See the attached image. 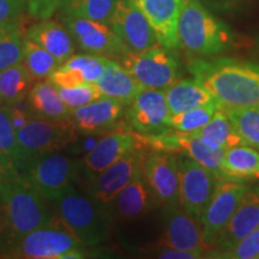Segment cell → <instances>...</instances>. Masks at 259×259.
<instances>
[{
	"label": "cell",
	"mask_w": 259,
	"mask_h": 259,
	"mask_svg": "<svg viewBox=\"0 0 259 259\" xmlns=\"http://www.w3.org/2000/svg\"><path fill=\"white\" fill-rule=\"evenodd\" d=\"M190 71L222 108L259 107V65L232 58L196 59Z\"/></svg>",
	"instance_id": "obj_1"
},
{
	"label": "cell",
	"mask_w": 259,
	"mask_h": 259,
	"mask_svg": "<svg viewBox=\"0 0 259 259\" xmlns=\"http://www.w3.org/2000/svg\"><path fill=\"white\" fill-rule=\"evenodd\" d=\"M48 80L58 89L74 88V87L79 85V84L85 83L83 76L78 71L67 69V67L61 66V65L51 73V76L48 77Z\"/></svg>",
	"instance_id": "obj_39"
},
{
	"label": "cell",
	"mask_w": 259,
	"mask_h": 259,
	"mask_svg": "<svg viewBox=\"0 0 259 259\" xmlns=\"http://www.w3.org/2000/svg\"><path fill=\"white\" fill-rule=\"evenodd\" d=\"M32 80L23 61L0 71V99L8 106L19 105L30 93Z\"/></svg>",
	"instance_id": "obj_29"
},
{
	"label": "cell",
	"mask_w": 259,
	"mask_h": 259,
	"mask_svg": "<svg viewBox=\"0 0 259 259\" xmlns=\"http://www.w3.org/2000/svg\"><path fill=\"white\" fill-rule=\"evenodd\" d=\"M157 247H170L204 254L210 252L203 239L200 222L178 206H168L164 231Z\"/></svg>",
	"instance_id": "obj_17"
},
{
	"label": "cell",
	"mask_w": 259,
	"mask_h": 259,
	"mask_svg": "<svg viewBox=\"0 0 259 259\" xmlns=\"http://www.w3.org/2000/svg\"><path fill=\"white\" fill-rule=\"evenodd\" d=\"M222 109L229 116L244 143L259 149V107Z\"/></svg>",
	"instance_id": "obj_34"
},
{
	"label": "cell",
	"mask_w": 259,
	"mask_h": 259,
	"mask_svg": "<svg viewBox=\"0 0 259 259\" xmlns=\"http://www.w3.org/2000/svg\"><path fill=\"white\" fill-rule=\"evenodd\" d=\"M180 206L200 222L204 210L221 179L187 155H177Z\"/></svg>",
	"instance_id": "obj_9"
},
{
	"label": "cell",
	"mask_w": 259,
	"mask_h": 259,
	"mask_svg": "<svg viewBox=\"0 0 259 259\" xmlns=\"http://www.w3.org/2000/svg\"><path fill=\"white\" fill-rule=\"evenodd\" d=\"M156 257L163 259H198L202 258L203 254L192 251L179 250V248L160 247V251L157 252Z\"/></svg>",
	"instance_id": "obj_43"
},
{
	"label": "cell",
	"mask_w": 259,
	"mask_h": 259,
	"mask_svg": "<svg viewBox=\"0 0 259 259\" xmlns=\"http://www.w3.org/2000/svg\"><path fill=\"white\" fill-rule=\"evenodd\" d=\"M219 108H221V105L219 102H215L192 108L190 111L170 114L169 128H173L174 131L185 132V134L197 131L205 124H208Z\"/></svg>",
	"instance_id": "obj_35"
},
{
	"label": "cell",
	"mask_w": 259,
	"mask_h": 259,
	"mask_svg": "<svg viewBox=\"0 0 259 259\" xmlns=\"http://www.w3.org/2000/svg\"><path fill=\"white\" fill-rule=\"evenodd\" d=\"M102 95L130 105L143 89L134 76L118 60L109 58L101 78L96 82Z\"/></svg>",
	"instance_id": "obj_24"
},
{
	"label": "cell",
	"mask_w": 259,
	"mask_h": 259,
	"mask_svg": "<svg viewBox=\"0 0 259 259\" xmlns=\"http://www.w3.org/2000/svg\"><path fill=\"white\" fill-rule=\"evenodd\" d=\"M61 19L70 31L74 44L87 53L97 54L111 59L116 58L118 60L130 52L109 24L64 15H61Z\"/></svg>",
	"instance_id": "obj_10"
},
{
	"label": "cell",
	"mask_w": 259,
	"mask_h": 259,
	"mask_svg": "<svg viewBox=\"0 0 259 259\" xmlns=\"http://www.w3.org/2000/svg\"><path fill=\"white\" fill-rule=\"evenodd\" d=\"M247 187L238 181L221 180L204 210L200 226L205 245L212 251L213 242L238 208Z\"/></svg>",
	"instance_id": "obj_12"
},
{
	"label": "cell",
	"mask_w": 259,
	"mask_h": 259,
	"mask_svg": "<svg viewBox=\"0 0 259 259\" xmlns=\"http://www.w3.org/2000/svg\"><path fill=\"white\" fill-rule=\"evenodd\" d=\"M124 103L112 97L102 96L88 105L73 108L70 120L82 135H101L118 124L124 112Z\"/></svg>",
	"instance_id": "obj_20"
},
{
	"label": "cell",
	"mask_w": 259,
	"mask_h": 259,
	"mask_svg": "<svg viewBox=\"0 0 259 259\" xmlns=\"http://www.w3.org/2000/svg\"><path fill=\"white\" fill-rule=\"evenodd\" d=\"M99 142L95 135H84L83 138H77L73 143H71L66 149L71 154L76 155V156H84L92 151L95 145Z\"/></svg>",
	"instance_id": "obj_42"
},
{
	"label": "cell",
	"mask_w": 259,
	"mask_h": 259,
	"mask_svg": "<svg viewBox=\"0 0 259 259\" xmlns=\"http://www.w3.org/2000/svg\"><path fill=\"white\" fill-rule=\"evenodd\" d=\"M158 203L153 191L145 181L143 174L132 180L122 189L106 210L114 219L121 221H136L155 208Z\"/></svg>",
	"instance_id": "obj_22"
},
{
	"label": "cell",
	"mask_w": 259,
	"mask_h": 259,
	"mask_svg": "<svg viewBox=\"0 0 259 259\" xmlns=\"http://www.w3.org/2000/svg\"><path fill=\"white\" fill-rule=\"evenodd\" d=\"M259 227V189H247L239 203L238 208L232 215L218 239L213 242L212 248L218 253L229 250L242 238L250 234Z\"/></svg>",
	"instance_id": "obj_21"
},
{
	"label": "cell",
	"mask_w": 259,
	"mask_h": 259,
	"mask_svg": "<svg viewBox=\"0 0 259 259\" xmlns=\"http://www.w3.org/2000/svg\"><path fill=\"white\" fill-rule=\"evenodd\" d=\"M144 158L137 149L93 177L88 184L90 198L106 209L122 189L143 174Z\"/></svg>",
	"instance_id": "obj_11"
},
{
	"label": "cell",
	"mask_w": 259,
	"mask_h": 259,
	"mask_svg": "<svg viewBox=\"0 0 259 259\" xmlns=\"http://www.w3.org/2000/svg\"><path fill=\"white\" fill-rule=\"evenodd\" d=\"M155 32L157 44L177 50L180 47L178 25L185 0H134Z\"/></svg>",
	"instance_id": "obj_19"
},
{
	"label": "cell",
	"mask_w": 259,
	"mask_h": 259,
	"mask_svg": "<svg viewBox=\"0 0 259 259\" xmlns=\"http://www.w3.org/2000/svg\"><path fill=\"white\" fill-rule=\"evenodd\" d=\"M58 90L64 102L72 109L88 105L103 96L96 83H83L74 88H60Z\"/></svg>",
	"instance_id": "obj_37"
},
{
	"label": "cell",
	"mask_w": 259,
	"mask_h": 259,
	"mask_svg": "<svg viewBox=\"0 0 259 259\" xmlns=\"http://www.w3.org/2000/svg\"><path fill=\"white\" fill-rule=\"evenodd\" d=\"M29 105L35 114L52 120H65L71 118L70 108L61 99L59 90L50 80L37 82L29 93Z\"/></svg>",
	"instance_id": "obj_26"
},
{
	"label": "cell",
	"mask_w": 259,
	"mask_h": 259,
	"mask_svg": "<svg viewBox=\"0 0 259 259\" xmlns=\"http://www.w3.org/2000/svg\"><path fill=\"white\" fill-rule=\"evenodd\" d=\"M222 174L227 180H259V151L242 144L227 149L222 162Z\"/></svg>",
	"instance_id": "obj_27"
},
{
	"label": "cell",
	"mask_w": 259,
	"mask_h": 259,
	"mask_svg": "<svg viewBox=\"0 0 259 259\" xmlns=\"http://www.w3.org/2000/svg\"><path fill=\"white\" fill-rule=\"evenodd\" d=\"M115 0H61V15L109 24Z\"/></svg>",
	"instance_id": "obj_31"
},
{
	"label": "cell",
	"mask_w": 259,
	"mask_h": 259,
	"mask_svg": "<svg viewBox=\"0 0 259 259\" xmlns=\"http://www.w3.org/2000/svg\"><path fill=\"white\" fill-rule=\"evenodd\" d=\"M14 173H17V171L12 169L11 166L6 162L4 156L0 153V180L5 179V178H8L9 176H11V174Z\"/></svg>",
	"instance_id": "obj_45"
},
{
	"label": "cell",
	"mask_w": 259,
	"mask_h": 259,
	"mask_svg": "<svg viewBox=\"0 0 259 259\" xmlns=\"http://www.w3.org/2000/svg\"><path fill=\"white\" fill-rule=\"evenodd\" d=\"M170 114L219 102L202 83L194 79H179L163 90Z\"/></svg>",
	"instance_id": "obj_25"
},
{
	"label": "cell",
	"mask_w": 259,
	"mask_h": 259,
	"mask_svg": "<svg viewBox=\"0 0 259 259\" xmlns=\"http://www.w3.org/2000/svg\"><path fill=\"white\" fill-rule=\"evenodd\" d=\"M178 36L180 47L189 56L211 57L229 48V29L200 4L198 0H185L181 10Z\"/></svg>",
	"instance_id": "obj_4"
},
{
	"label": "cell",
	"mask_w": 259,
	"mask_h": 259,
	"mask_svg": "<svg viewBox=\"0 0 259 259\" xmlns=\"http://www.w3.org/2000/svg\"><path fill=\"white\" fill-rule=\"evenodd\" d=\"M25 11V0H0V24L21 21Z\"/></svg>",
	"instance_id": "obj_40"
},
{
	"label": "cell",
	"mask_w": 259,
	"mask_h": 259,
	"mask_svg": "<svg viewBox=\"0 0 259 259\" xmlns=\"http://www.w3.org/2000/svg\"><path fill=\"white\" fill-rule=\"evenodd\" d=\"M23 64L34 79L48 78L51 73L60 66L56 57L27 37H24Z\"/></svg>",
	"instance_id": "obj_32"
},
{
	"label": "cell",
	"mask_w": 259,
	"mask_h": 259,
	"mask_svg": "<svg viewBox=\"0 0 259 259\" xmlns=\"http://www.w3.org/2000/svg\"><path fill=\"white\" fill-rule=\"evenodd\" d=\"M216 257L228 259H258L259 258V227L236 242L229 250L218 252Z\"/></svg>",
	"instance_id": "obj_38"
},
{
	"label": "cell",
	"mask_w": 259,
	"mask_h": 259,
	"mask_svg": "<svg viewBox=\"0 0 259 259\" xmlns=\"http://www.w3.org/2000/svg\"><path fill=\"white\" fill-rule=\"evenodd\" d=\"M0 257L18 259L84 258L82 244L69 232L46 226L18 238L0 241Z\"/></svg>",
	"instance_id": "obj_5"
},
{
	"label": "cell",
	"mask_w": 259,
	"mask_h": 259,
	"mask_svg": "<svg viewBox=\"0 0 259 259\" xmlns=\"http://www.w3.org/2000/svg\"><path fill=\"white\" fill-rule=\"evenodd\" d=\"M192 137L200 139L203 143L216 149H227L245 144L240 135L236 132L233 122L222 108H219L208 124L197 131L190 132Z\"/></svg>",
	"instance_id": "obj_28"
},
{
	"label": "cell",
	"mask_w": 259,
	"mask_h": 259,
	"mask_svg": "<svg viewBox=\"0 0 259 259\" xmlns=\"http://www.w3.org/2000/svg\"><path fill=\"white\" fill-rule=\"evenodd\" d=\"M24 36L21 21L0 24V71L23 61Z\"/></svg>",
	"instance_id": "obj_30"
},
{
	"label": "cell",
	"mask_w": 259,
	"mask_h": 259,
	"mask_svg": "<svg viewBox=\"0 0 259 259\" xmlns=\"http://www.w3.org/2000/svg\"><path fill=\"white\" fill-rule=\"evenodd\" d=\"M138 139L128 132H112L99 139L95 148L77 162L88 180L112 166L116 161L137 150Z\"/></svg>",
	"instance_id": "obj_18"
},
{
	"label": "cell",
	"mask_w": 259,
	"mask_h": 259,
	"mask_svg": "<svg viewBox=\"0 0 259 259\" xmlns=\"http://www.w3.org/2000/svg\"><path fill=\"white\" fill-rule=\"evenodd\" d=\"M25 37L50 52L60 65L73 56L74 41L70 31L63 24L50 19H41L25 32Z\"/></svg>",
	"instance_id": "obj_23"
},
{
	"label": "cell",
	"mask_w": 259,
	"mask_h": 259,
	"mask_svg": "<svg viewBox=\"0 0 259 259\" xmlns=\"http://www.w3.org/2000/svg\"><path fill=\"white\" fill-rule=\"evenodd\" d=\"M143 88L164 90L179 74V59L174 50L161 45L143 52H127L118 59Z\"/></svg>",
	"instance_id": "obj_8"
},
{
	"label": "cell",
	"mask_w": 259,
	"mask_h": 259,
	"mask_svg": "<svg viewBox=\"0 0 259 259\" xmlns=\"http://www.w3.org/2000/svg\"><path fill=\"white\" fill-rule=\"evenodd\" d=\"M77 138L78 131L70 119L52 120L38 115L31 116L25 126L17 131L22 154L21 168L32 158L66 149Z\"/></svg>",
	"instance_id": "obj_7"
},
{
	"label": "cell",
	"mask_w": 259,
	"mask_h": 259,
	"mask_svg": "<svg viewBox=\"0 0 259 259\" xmlns=\"http://www.w3.org/2000/svg\"><path fill=\"white\" fill-rule=\"evenodd\" d=\"M109 25L130 52H143L158 45L150 23L134 0H115Z\"/></svg>",
	"instance_id": "obj_14"
},
{
	"label": "cell",
	"mask_w": 259,
	"mask_h": 259,
	"mask_svg": "<svg viewBox=\"0 0 259 259\" xmlns=\"http://www.w3.org/2000/svg\"><path fill=\"white\" fill-rule=\"evenodd\" d=\"M46 200L54 203L74 190L77 162L65 155L51 153L28 161L18 171Z\"/></svg>",
	"instance_id": "obj_6"
},
{
	"label": "cell",
	"mask_w": 259,
	"mask_h": 259,
	"mask_svg": "<svg viewBox=\"0 0 259 259\" xmlns=\"http://www.w3.org/2000/svg\"><path fill=\"white\" fill-rule=\"evenodd\" d=\"M109 58L97 54H73L61 66L78 71L85 83H96L105 72Z\"/></svg>",
	"instance_id": "obj_36"
},
{
	"label": "cell",
	"mask_w": 259,
	"mask_h": 259,
	"mask_svg": "<svg viewBox=\"0 0 259 259\" xmlns=\"http://www.w3.org/2000/svg\"><path fill=\"white\" fill-rule=\"evenodd\" d=\"M46 199L21 173L0 180V241L51 225Z\"/></svg>",
	"instance_id": "obj_2"
},
{
	"label": "cell",
	"mask_w": 259,
	"mask_h": 259,
	"mask_svg": "<svg viewBox=\"0 0 259 259\" xmlns=\"http://www.w3.org/2000/svg\"><path fill=\"white\" fill-rule=\"evenodd\" d=\"M54 204L57 215H53L50 226L69 232L85 247H95L109 239L114 220L90 197L74 189Z\"/></svg>",
	"instance_id": "obj_3"
},
{
	"label": "cell",
	"mask_w": 259,
	"mask_h": 259,
	"mask_svg": "<svg viewBox=\"0 0 259 259\" xmlns=\"http://www.w3.org/2000/svg\"><path fill=\"white\" fill-rule=\"evenodd\" d=\"M128 106L127 119L136 131L154 135L169 130L170 112L163 90L143 88Z\"/></svg>",
	"instance_id": "obj_15"
},
{
	"label": "cell",
	"mask_w": 259,
	"mask_h": 259,
	"mask_svg": "<svg viewBox=\"0 0 259 259\" xmlns=\"http://www.w3.org/2000/svg\"><path fill=\"white\" fill-rule=\"evenodd\" d=\"M5 105V103H4V101H3V100L2 99H0V109H2V107L3 106H4Z\"/></svg>",
	"instance_id": "obj_46"
},
{
	"label": "cell",
	"mask_w": 259,
	"mask_h": 259,
	"mask_svg": "<svg viewBox=\"0 0 259 259\" xmlns=\"http://www.w3.org/2000/svg\"><path fill=\"white\" fill-rule=\"evenodd\" d=\"M0 153L15 171H18L22 164L21 147L17 132L10 118V106L4 105L0 109Z\"/></svg>",
	"instance_id": "obj_33"
},
{
	"label": "cell",
	"mask_w": 259,
	"mask_h": 259,
	"mask_svg": "<svg viewBox=\"0 0 259 259\" xmlns=\"http://www.w3.org/2000/svg\"><path fill=\"white\" fill-rule=\"evenodd\" d=\"M145 142H148L156 150L187 155L199 162L202 166L213 171L221 180H227L222 174V162L226 153L223 149L209 147L200 139L192 137L189 134L179 131L170 132V130L161 134L148 135L145 137Z\"/></svg>",
	"instance_id": "obj_13"
},
{
	"label": "cell",
	"mask_w": 259,
	"mask_h": 259,
	"mask_svg": "<svg viewBox=\"0 0 259 259\" xmlns=\"http://www.w3.org/2000/svg\"><path fill=\"white\" fill-rule=\"evenodd\" d=\"M29 15L37 19H48L60 9L61 0H25Z\"/></svg>",
	"instance_id": "obj_41"
},
{
	"label": "cell",
	"mask_w": 259,
	"mask_h": 259,
	"mask_svg": "<svg viewBox=\"0 0 259 259\" xmlns=\"http://www.w3.org/2000/svg\"><path fill=\"white\" fill-rule=\"evenodd\" d=\"M143 177L158 203L167 206H180L177 155H149L143 162Z\"/></svg>",
	"instance_id": "obj_16"
},
{
	"label": "cell",
	"mask_w": 259,
	"mask_h": 259,
	"mask_svg": "<svg viewBox=\"0 0 259 259\" xmlns=\"http://www.w3.org/2000/svg\"><path fill=\"white\" fill-rule=\"evenodd\" d=\"M10 118H11V122L16 132L21 130L25 124L30 120L31 116L29 113L24 109L18 108V106H10Z\"/></svg>",
	"instance_id": "obj_44"
}]
</instances>
